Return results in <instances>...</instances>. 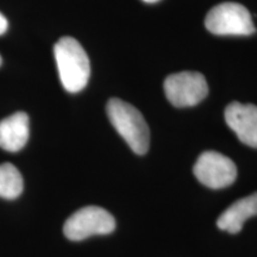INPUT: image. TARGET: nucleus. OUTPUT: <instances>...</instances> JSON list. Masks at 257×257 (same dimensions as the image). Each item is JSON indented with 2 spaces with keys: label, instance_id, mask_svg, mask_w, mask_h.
Here are the masks:
<instances>
[{
  "label": "nucleus",
  "instance_id": "f257e3e1",
  "mask_svg": "<svg viewBox=\"0 0 257 257\" xmlns=\"http://www.w3.org/2000/svg\"><path fill=\"white\" fill-rule=\"evenodd\" d=\"M57 70L63 88L69 93L82 91L91 75L89 59L75 38L64 36L54 47Z\"/></svg>",
  "mask_w": 257,
  "mask_h": 257
},
{
  "label": "nucleus",
  "instance_id": "f03ea898",
  "mask_svg": "<svg viewBox=\"0 0 257 257\" xmlns=\"http://www.w3.org/2000/svg\"><path fill=\"white\" fill-rule=\"evenodd\" d=\"M108 119L134 153L144 155L149 150L150 131L142 113L126 101L112 98L106 105Z\"/></svg>",
  "mask_w": 257,
  "mask_h": 257
},
{
  "label": "nucleus",
  "instance_id": "7ed1b4c3",
  "mask_svg": "<svg viewBox=\"0 0 257 257\" xmlns=\"http://www.w3.org/2000/svg\"><path fill=\"white\" fill-rule=\"evenodd\" d=\"M205 25L218 36H249L256 31L248 9L237 3L214 6L207 14Z\"/></svg>",
  "mask_w": 257,
  "mask_h": 257
},
{
  "label": "nucleus",
  "instance_id": "20e7f679",
  "mask_svg": "<svg viewBox=\"0 0 257 257\" xmlns=\"http://www.w3.org/2000/svg\"><path fill=\"white\" fill-rule=\"evenodd\" d=\"M115 229L110 212L98 206H86L73 213L63 225V233L70 240H82L95 234H108Z\"/></svg>",
  "mask_w": 257,
  "mask_h": 257
},
{
  "label": "nucleus",
  "instance_id": "39448f33",
  "mask_svg": "<svg viewBox=\"0 0 257 257\" xmlns=\"http://www.w3.org/2000/svg\"><path fill=\"white\" fill-rule=\"evenodd\" d=\"M166 96L176 107H191L206 98L208 86L205 76L197 72H181L169 75L165 85Z\"/></svg>",
  "mask_w": 257,
  "mask_h": 257
},
{
  "label": "nucleus",
  "instance_id": "423d86ee",
  "mask_svg": "<svg viewBox=\"0 0 257 257\" xmlns=\"http://www.w3.org/2000/svg\"><path fill=\"white\" fill-rule=\"evenodd\" d=\"M193 173L200 184L212 189H220L233 184L237 178V167L229 157L210 150L198 157Z\"/></svg>",
  "mask_w": 257,
  "mask_h": 257
},
{
  "label": "nucleus",
  "instance_id": "0eeeda50",
  "mask_svg": "<svg viewBox=\"0 0 257 257\" xmlns=\"http://www.w3.org/2000/svg\"><path fill=\"white\" fill-rule=\"evenodd\" d=\"M225 121L240 142L257 149V106L231 102L225 108Z\"/></svg>",
  "mask_w": 257,
  "mask_h": 257
},
{
  "label": "nucleus",
  "instance_id": "6e6552de",
  "mask_svg": "<svg viewBox=\"0 0 257 257\" xmlns=\"http://www.w3.org/2000/svg\"><path fill=\"white\" fill-rule=\"evenodd\" d=\"M30 136L29 115L25 112H16L0 120V148L5 152L17 153L28 143Z\"/></svg>",
  "mask_w": 257,
  "mask_h": 257
},
{
  "label": "nucleus",
  "instance_id": "1a4fd4ad",
  "mask_svg": "<svg viewBox=\"0 0 257 257\" xmlns=\"http://www.w3.org/2000/svg\"><path fill=\"white\" fill-rule=\"evenodd\" d=\"M257 216V192L233 202L220 214L217 226L229 233H238L249 218Z\"/></svg>",
  "mask_w": 257,
  "mask_h": 257
},
{
  "label": "nucleus",
  "instance_id": "9d476101",
  "mask_svg": "<svg viewBox=\"0 0 257 257\" xmlns=\"http://www.w3.org/2000/svg\"><path fill=\"white\" fill-rule=\"evenodd\" d=\"M24 182L19 170L11 163L0 165V198L14 200L22 194Z\"/></svg>",
  "mask_w": 257,
  "mask_h": 257
},
{
  "label": "nucleus",
  "instance_id": "9b49d317",
  "mask_svg": "<svg viewBox=\"0 0 257 257\" xmlns=\"http://www.w3.org/2000/svg\"><path fill=\"white\" fill-rule=\"evenodd\" d=\"M8 28H9L8 19H6V17L2 14V12H0V36L5 34L6 30H8Z\"/></svg>",
  "mask_w": 257,
  "mask_h": 257
},
{
  "label": "nucleus",
  "instance_id": "f8f14e48",
  "mask_svg": "<svg viewBox=\"0 0 257 257\" xmlns=\"http://www.w3.org/2000/svg\"><path fill=\"white\" fill-rule=\"evenodd\" d=\"M144 2H147V3H156V2H159V0H144Z\"/></svg>",
  "mask_w": 257,
  "mask_h": 257
},
{
  "label": "nucleus",
  "instance_id": "ddd939ff",
  "mask_svg": "<svg viewBox=\"0 0 257 257\" xmlns=\"http://www.w3.org/2000/svg\"><path fill=\"white\" fill-rule=\"evenodd\" d=\"M2 62H3V60H2V56H0V66H2Z\"/></svg>",
  "mask_w": 257,
  "mask_h": 257
}]
</instances>
